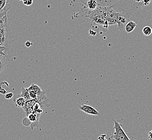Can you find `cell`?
<instances>
[{"label":"cell","instance_id":"6da1fadb","mask_svg":"<svg viewBox=\"0 0 152 140\" xmlns=\"http://www.w3.org/2000/svg\"><path fill=\"white\" fill-rule=\"evenodd\" d=\"M114 132L111 138L114 140H131L122 128V126L116 120H114Z\"/></svg>","mask_w":152,"mask_h":140},{"label":"cell","instance_id":"7a4b0ae2","mask_svg":"<svg viewBox=\"0 0 152 140\" xmlns=\"http://www.w3.org/2000/svg\"><path fill=\"white\" fill-rule=\"evenodd\" d=\"M28 89L29 92L31 99L36 100L38 99V97H40L41 95H42L46 92L43 91L41 87L35 84H32L31 85Z\"/></svg>","mask_w":152,"mask_h":140},{"label":"cell","instance_id":"3957f363","mask_svg":"<svg viewBox=\"0 0 152 140\" xmlns=\"http://www.w3.org/2000/svg\"><path fill=\"white\" fill-rule=\"evenodd\" d=\"M40 116L41 115L40 114L33 112L27 116L28 120L31 122V128L32 130L34 127H39Z\"/></svg>","mask_w":152,"mask_h":140},{"label":"cell","instance_id":"277c9868","mask_svg":"<svg viewBox=\"0 0 152 140\" xmlns=\"http://www.w3.org/2000/svg\"><path fill=\"white\" fill-rule=\"evenodd\" d=\"M78 107L80 110H81L86 114H88L91 115H100V113H99L97 110H95L94 107L87 105H78Z\"/></svg>","mask_w":152,"mask_h":140},{"label":"cell","instance_id":"5b68a950","mask_svg":"<svg viewBox=\"0 0 152 140\" xmlns=\"http://www.w3.org/2000/svg\"><path fill=\"white\" fill-rule=\"evenodd\" d=\"M9 61V58L7 56L0 54V73L3 72L8 66Z\"/></svg>","mask_w":152,"mask_h":140},{"label":"cell","instance_id":"8992f818","mask_svg":"<svg viewBox=\"0 0 152 140\" xmlns=\"http://www.w3.org/2000/svg\"><path fill=\"white\" fill-rule=\"evenodd\" d=\"M13 101L15 104V106L18 107L22 108L26 105V100L24 97H22L21 95H16L15 97L13 99Z\"/></svg>","mask_w":152,"mask_h":140},{"label":"cell","instance_id":"52a82bcc","mask_svg":"<svg viewBox=\"0 0 152 140\" xmlns=\"http://www.w3.org/2000/svg\"><path fill=\"white\" fill-rule=\"evenodd\" d=\"M137 23L132 21H129L125 26V30L127 33L132 32L137 27Z\"/></svg>","mask_w":152,"mask_h":140},{"label":"cell","instance_id":"ba28073f","mask_svg":"<svg viewBox=\"0 0 152 140\" xmlns=\"http://www.w3.org/2000/svg\"><path fill=\"white\" fill-rule=\"evenodd\" d=\"M21 95L23 97H24V99L26 100V101L31 100L32 99L31 97L30 93L28 88H25L22 87L21 88Z\"/></svg>","mask_w":152,"mask_h":140},{"label":"cell","instance_id":"9c48e42d","mask_svg":"<svg viewBox=\"0 0 152 140\" xmlns=\"http://www.w3.org/2000/svg\"><path fill=\"white\" fill-rule=\"evenodd\" d=\"M37 102V101L35 99H31V100L27 101L26 105L22 108H33L35 104Z\"/></svg>","mask_w":152,"mask_h":140},{"label":"cell","instance_id":"30bf717a","mask_svg":"<svg viewBox=\"0 0 152 140\" xmlns=\"http://www.w3.org/2000/svg\"><path fill=\"white\" fill-rule=\"evenodd\" d=\"M142 33L145 36H150L152 34V27L149 26H145L142 29Z\"/></svg>","mask_w":152,"mask_h":140},{"label":"cell","instance_id":"8fae6325","mask_svg":"<svg viewBox=\"0 0 152 140\" xmlns=\"http://www.w3.org/2000/svg\"><path fill=\"white\" fill-rule=\"evenodd\" d=\"M9 9H10V6H7L3 9V10H2L1 12H0V18H1L2 17H3V16L6 15L7 12H8V11L9 10Z\"/></svg>","mask_w":152,"mask_h":140},{"label":"cell","instance_id":"7c38bea8","mask_svg":"<svg viewBox=\"0 0 152 140\" xmlns=\"http://www.w3.org/2000/svg\"><path fill=\"white\" fill-rule=\"evenodd\" d=\"M23 2L26 6H31L33 2V0H23Z\"/></svg>","mask_w":152,"mask_h":140},{"label":"cell","instance_id":"4fadbf2b","mask_svg":"<svg viewBox=\"0 0 152 140\" xmlns=\"http://www.w3.org/2000/svg\"><path fill=\"white\" fill-rule=\"evenodd\" d=\"M13 96H14L13 93H12V92L8 93L5 95V98L7 100H9V99H11L13 97Z\"/></svg>","mask_w":152,"mask_h":140},{"label":"cell","instance_id":"5bb4252c","mask_svg":"<svg viewBox=\"0 0 152 140\" xmlns=\"http://www.w3.org/2000/svg\"><path fill=\"white\" fill-rule=\"evenodd\" d=\"M106 134H102L98 137V140H107L106 139Z\"/></svg>","mask_w":152,"mask_h":140},{"label":"cell","instance_id":"9a60e30c","mask_svg":"<svg viewBox=\"0 0 152 140\" xmlns=\"http://www.w3.org/2000/svg\"><path fill=\"white\" fill-rule=\"evenodd\" d=\"M31 45H32V44H31V43L30 41H27V42L25 43V46H26V47H27V48L30 47Z\"/></svg>","mask_w":152,"mask_h":140},{"label":"cell","instance_id":"2e32d148","mask_svg":"<svg viewBox=\"0 0 152 140\" xmlns=\"http://www.w3.org/2000/svg\"><path fill=\"white\" fill-rule=\"evenodd\" d=\"M148 137L149 140H152V130L148 133Z\"/></svg>","mask_w":152,"mask_h":140}]
</instances>
